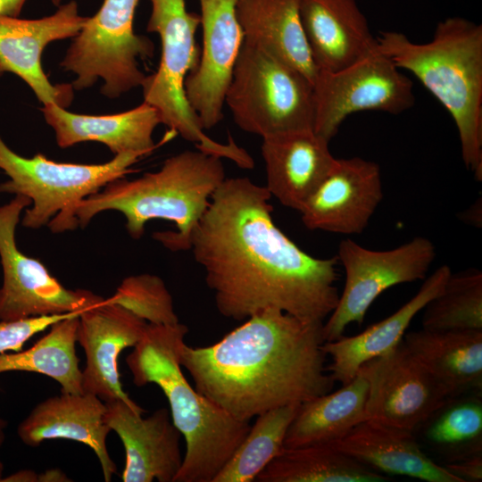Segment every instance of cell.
<instances>
[{
  "instance_id": "obj_8",
  "label": "cell",
  "mask_w": 482,
  "mask_h": 482,
  "mask_svg": "<svg viewBox=\"0 0 482 482\" xmlns=\"http://www.w3.org/2000/svg\"><path fill=\"white\" fill-rule=\"evenodd\" d=\"M242 130L265 137L313 129V86L299 71L245 39L225 95Z\"/></svg>"
},
{
  "instance_id": "obj_29",
  "label": "cell",
  "mask_w": 482,
  "mask_h": 482,
  "mask_svg": "<svg viewBox=\"0 0 482 482\" xmlns=\"http://www.w3.org/2000/svg\"><path fill=\"white\" fill-rule=\"evenodd\" d=\"M79 313L50 326L33 346L13 353H0V373L37 372L56 380L62 393H82V371L76 354Z\"/></svg>"
},
{
  "instance_id": "obj_10",
  "label": "cell",
  "mask_w": 482,
  "mask_h": 482,
  "mask_svg": "<svg viewBox=\"0 0 482 482\" xmlns=\"http://www.w3.org/2000/svg\"><path fill=\"white\" fill-rule=\"evenodd\" d=\"M337 257L345 269V283L323 323L325 342L340 338L351 323L362 324L373 302L389 287L425 278L436 248L424 237L385 251L368 249L347 238L340 242Z\"/></svg>"
},
{
  "instance_id": "obj_23",
  "label": "cell",
  "mask_w": 482,
  "mask_h": 482,
  "mask_svg": "<svg viewBox=\"0 0 482 482\" xmlns=\"http://www.w3.org/2000/svg\"><path fill=\"white\" fill-rule=\"evenodd\" d=\"M329 445L380 473L427 482H463L422 451L415 433L371 419Z\"/></svg>"
},
{
  "instance_id": "obj_6",
  "label": "cell",
  "mask_w": 482,
  "mask_h": 482,
  "mask_svg": "<svg viewBox=\"0 0 482 482\" xmlns=\"http://www.w3.org/2000/svg\"><path fill=\"white\" fill-rule=\"evenodd\" d=\"M148 32L158 34L161 59L157 70L146 75L141 86L144 102L160 113L162 124L195 145L197 150L219 158H227L242 169H253L251 155L231 137L219 143L205 133L191 107L185 91L187 77L197 66L200 51L195 32L200 16L187 11L185 0H150Z\"/></svg>"
},
{
  "instance_id": "obj_22",
  "label": "cell",
  "mask_w": 482,
  "mask_h": 482,
  "mask_svg": "<svg viewBox=\"0 0 482 482\" xmlns=\"http://www.w3.org/2000/svg\"><path fill=\"white\" fill-rule=\"evenodd\" d=\"M41 111L61 148L81 142H99L114 156L150 154L155 147L153 133L162 124L159 112L145 102L131 110L106 115L73 113L54 104L43 105Z\"/></svg>"
},
{
  "instance_id": "obj_33",
  "label": "cell",
  "mask_w": 482,
  "mask_h": 482,
  "mask_svg": "<svg viewBox=\"0 0 482 482\" xmlns=\"http://www.w3.org/2000/svg\"><path fill=\"white\" fill-rule=\"evenodd\" d=\"M106 300L125 308L148 324L175 325L179 322L170 292L163 280L155 275L140 274L124 278Z\"/></svg>"
},
{
  "instance_id": "obj_34",
  "label": "cell",
  "mask_w": 482,
  "mask_h": 482,
  "mask_svg": "<svg viewBox=\"0 0 482 482\" xmlns=\"http://www.w3.org/2000/svg\"><path fill=\"white\" fill-rule=\"evenodd\" d=\"M79 312H81L30 317L12 321L0 320V353L21 350L24 343L37 333Z\"/></svg>"
},
{
  "instance_id": "obj_40",
  "label": "cell",
  "mask_w": 482,
  "mask_h": 482,
  "mask_svg": "<svg viewBox=\"0 0 482 482\" xmlns=\"http://www.w3.org/2000/svg\"><path fill=\"white\" fill-rule=\"evenodd\" d=\"M5 426H6L5 421L3 419L0 418V446L3 444L4 439V428H5ZM3 470H4V465H3L2 461H0V481L3 478V476H2Z\"/></svg>"
},
{
  "instance_id": "obj_28",
  "label": "cell",
  "mask_w": 482,
  "mask_h": 482,
  "mask_svg": "<svg viewBox=\"0 0 482 482\" xmlns=\"http://www.w3.org/2000/svg\"><path fill=\"white\" fill-rule=\"evenodd\" d=\"M387 478L331 445L283 450L259 473L258 482H383Z\"/></svg>"
},
{
  "instance_id": "obj_42",
  "label": "cell",
  "mask_w": 482,
  "mask_h": 482,
  "mask_svg": "<svg viewBox=\"0 0 482 482\" xmlns=\"http://www.w3.org/2000/svg\"><path fill=\"white\" fill-rule=\"evenodd\" d=\"M5 71H4V69L2 68L1 64H0V78L3 76V74L4 73Z\"/></svg>"
},
{
  "instance_id": "obj_9",
  "label": "cell",
  "mask_w": 482,
  "mask_h": 482,
  "mask_svg": "<svg viewBox=\"0 0 482 482\" xmlns=\"http://www.w3.org/2000/svg\"><path fill=\"white\" fill-rule=\"evenodd\" d=\"M138 0H104L95 15L74 37L61 67L73 72L74 90L104 81L101 93L108 98L141 87L145 74L138 61L153 56V42L134 31V17Z\"/></svg>"
},
{
  "instance_id": "obj_20",
  "label": "cell",
  "mask_w": 482,
  "mask_h": 482,
  "mask_svg": "<svg viewBox=\"0 0 482 482\" xmlns=\"http://www.w3.org/2000/svg\"><path fill=\"white\" fill-rule=\"evenodd\" d=\"M106 405L96 395L62 393L36 405L18 426L23 444L38 446L48 439H70L90 447L99 460L104 478L112 480L117 468L106 446L112 430L105 421Z\"/></svg>"
},
{
  "instance_id": "obj_27",
  "label": "cell",
  "mask_w": 482,
  "mask_h": 482,
  "mask_svg": "<svg viewBox=\"0 0 482 482\" xmlns=\"http://www.w3.org/2000/svg\"><path fill=\"white\" fill-rule=\"evenodd\" d=\"M369 385L361 373L334 391L299 405L287 431L284 448L333 444L367 420Z\"/></svg>"
},
{
  "instance_id": "obj_36",
  "label": "cell",
  "mask_w": 482,
  "mask_h": 482,
  "mask_svg": "<svg viewBox=\"0 0 482 482\" xmlns=\"http://www.w3.org/2000/svg\"><path fill=\"white\" fill-rule=\"evenodd\" d=\"M482 199L479 197L476 202L470 205L464 212L459 213L458 217L465 223L474 226L476 228H481L482 226Z\"/></svg>"
},
{
  "instance_id": "obj_14",
  "label": "cell",
  "mask_w": 482,
  "mask_h": 482,
  "mask_svg": "<svg viewBox=\"0 0 482 482\" xmlns=\"http://www.w3.org/2000/svg\"><path fill=\"white\" fill-rule=\"evenodd\" d=\"M237 1L198 0L203 47L197 66L185 80V91L204 129L223 118L225 95L245 42L236 12Z\"/></svg>"
},
{
  "instance_id": "obj_5",
  "label": "cell",
  "mask_w": 482,
  "mask_h": 482,
  "mask_svg": "<svg viewBox=\"0 0 482 482\" xmlns=\"http://www.w3.org/2000/svg\"><path fill=\"white\" fill-rule=\"evenodd\" d=\"M377 47L411 72L445 106L456 125L466 168L482 180V26L462 17L437 23L428 43L382 31Z\"/></svg>"
},
{
  "instance_id": "obj_13",
  "label": "cell",
  "mask_w": 482,
  "mask_h": 482,
  "mask_svg": "<svg viewBox=\"0 0 482 482\" xmlns=\"http://www.w3.org/2000/svg\"><path fill=\"white\" fill-rule=\"evenodd\" d=\"M358 373L369 385L367 419L413 433L450 398L403 340L363 363Z\"/></svg>"
},
{
  "instance_id": "obj_26",
  "label": "cell",
  "mask_w": 482,
  "mask_h": 482,
  "mask_svg": "<svg viewBox=\"0 0 482 482\" xmlns=\"http://www.w3.org/2000/svg\"><path fill=\"white\" fill-rule=\"evenodd\" d=\"M236 12L245 39L278 56L313 86L319 70L303 32L300 0H238Z\"/></svg>"
},
{
  "instance_id": "obj_12",
  "label": "cell",
  "mask_w": 482,
  "mask_h": 482,
  "mask_svg": "<svg viewBox=\"0 0 482 482\" xmlns=\"http://www.w3.org/2000/svg\"><path fill=\"white\" fill-rule=\"evenodd\" d=\"M31 200L21 195L0 206V320L82 312L104 298L88 290L62 286L38 260L17 246L15 231L22 211Z\"/></svg>"
},
{
  "instance_id": "obj_17",
  "label": "cell",
  "mask_w": 482,
  "mask_h": 482,
  "mask_svg": "<svg viewBox=\"0 0 482 482\" xmlns=\"http://www.w3.org/2000/svg\"><path fill=\"white\" fill-rule=\"evenodd\" d=\"M79 319L78 343L86 354L83 392L104 403L120 400L138 406L122 389L118 360L125 348L137 344L148 323L106 298L82 311Z\"/></svg>"
},
{
  "instance_id": "obj_19",
  "label": "cell",
  "mask_w": 482,
  "mask_h": 482,
  "mask_svg": "<svg viewBox=\"0 0 482 482\" xmlns=\"http://www.w3.org/2000/svg\"><path fill=\"white\" fill-rule=\"evenodd\" d=\"M329 141L313 129L262 137V156L271 196L282 205L300 211L336 162Z\"/></svg>"
},
{
  "instance_id": "obj_15",
  "label": "cell",
  "mask_w": 482,
  "mask_h": 482,
  "mask_svg": "<svg viewBox=\"0 0 482 482\" xmlns=\"http://www.w3.org/2000/svg\"><path fill=\"white\" fill-rule=\"evenodd\" d=\"M87 20L75 1L59 5L54 13L40 19L0 17L2 68L20 77L43 105L68 107L73 98L71 84H51L42 69L41 56L49 43L76 37Z\"/></svg>"
},
{
  "instance_id": "obj_3",
  "label": "cell",
  "mask_w": 482,
  "mask_h": 482,
  "mask_svg": "<svg viewBox=\"0 0 482 482\" xmlns=\"http://www.w3.org/2000/svg\"><path fill=\"white\" fill-rule=\"evenodd\" d=\"M188 328L148 324L127 356L137 386L154 383L165 395L186 452L174 482H212L247 435L251 424L231 417L193 387L182 372L179 348Z\"/></svg>"
},
{
  "instance_id": "obj_39",
  "label": "cell",
  "mask_w": 482,
  "mask_h": 482,
  "mask_svg": "<svg viewBox=\"0 0 482 482\" xmlns=\"http://www.w3.org/2000/svg\"><path fill=\"white\" fill-rule=\"evenodd\" d=\"M68 480L69 479L64 475V473L57 470H47L38 475V481H68Z\"/></svg>"
},
{
  "instance_id": "obj_21",
  "label": "cell",
  "mask_w": 482,
  "mask_h": 482,
  "mask_svg": "<svg viewBox=\"0 0 482 482\" xmlns=\"http://www.w3.org/2000/svg\"><path fill=\"white\" fill-rule=\"evenodd\" d=\"M300 16L319 71L342 70L377 48L356 0H300Z\"/></svg>"
},
{
  "instance_id": "obj_38",
  "label": "cell",
  "mask_w": 482,
  "mask_h": 482,
  "mask_svg": "<svg viewBox=\"0 0 482 482\" xmlns=\"http://www.w3.org/2000/svg\"><path fill=\"white\" fill-rule=\"evenodd\" d=\"M1 481H38V475L31 470H21L12 474L7 478H3Z\"/></svg>"
},
{
  "instance_id": "obj_16",
  "label": "cell",
  "mask_w": 482,
  "mask_h": 482,
  "mask_svg": "<svg viewBox=\"0 0 482 482\" xmlns=\"http://www.w3.org/2000/svg\"><path fill=\"white\" fill-rule=\"evenodd\" d=\"M382 198L378 163L361 157L337 159L299 212L303 225L311 230L359 235Z\"/></svg>"
},
{
  "instance_id": "obj_1",
  "label": "cell",
  "mask_w": 482,
  "mask_h": 482,
  "mask_svg": "<svg viewBox=\"0 0 482 482\" xmlns=\"http://www.w3.org/2000/svg\"><path fill=\"white\" fill-rule=\"evenodd\" d=\"M266 187L226 178L190 238L219 312L244 320L269 308L323 321L338 302L337 256L303 252L273 222Z\"/></svg>"
},
{
  "instance_id": "obj_41",
  "label": "cell",
  "mask_w": 482,
  "mask_h": 482,
  "mask_svg": "<svg viewBox=\"0 0 482 482\" xmlns=\"http://www.w3.org/2000/svg\"><path fill=\"white\" fill-rule=\"evenodd\" d=\"M51 1L56 6L61 5V3H62V0H51Z\"/></svg>"
},
{
  "instance_id": "obj_30",
  "label": "cell",
  "mask_w": 482,
  "mask_h": 482,
  "mask_svg": "<svg viewBox=\"0 0 482 482\" xmlns=\"http://www.w3.org/2000/svg\"><path fill=\"white\" fill-rule=\"evenodd\" d=\"M416 431L445 463L482 454L481 393L449 398Z\"/></svg>"
},
{
  "instance_id": "obj_4",
  "label": "cell",
  "mask_w": 482,
  "mask_h": 482,
  "mask_svg": "<svg viewBox=\"0 0 482 482\" xmlns=\"http://www.w3.org/2000/svg\"><path fill=\"white\" fill-rule=\"evenodd\" d=\"M225 179L221 158L187 150L166 159L157 171L132 180L115 179L82 200L76 212L79 226L85 228L96 214L114 210L124 215L130 237L138 239L146 222L170 220L177 230L155 232L153 237L171 251H187L212 194Z\"/></svg>"
},
{
  "instance_id": "obj_18",
  "label": "cell",
  "mask_w": 482,
  "mask_h": 482,
  "mask_svg": "<svg viewBox=\"0 0 482 482\" xmlns=\"http://www.w3.org/2000/svg\"><path fill=\"white\" fill-rule=\"evenodd\" d=\"M105 421L120 438L126 453L123 482H174L183 461L182 434L167 408L143 418L138 405L115 400L105 403Z\"/></svg>"
},
{
  "instance_id": "obj_32",
  "label": "cell",
  "mask_w": 482,
  "mask_h": 482,
  "mask_svg": "<svg viewBox=\"0 0 482 482\" xmlns=\"http://www.w3.org/2000/svg\"><path fill=\"white\" fill-rule=\"evenodd\" d=\"M422 328L482 330V273L470 269L447 278L442 291L423 308Z\"/></svg>"
},
{
  "instance_id": "obj_25",
  "label": "cell",
  "mask_w": 482,
  "mask_h": 482,
  "mask_svg": "<svg viewBox=\"0 0 482 482\" xmlns=\"http://www.w3.org/2000/svg\"><path fill=\"white\" fill-rule=\"evenodd\" d=\"M450 398L482 391V330L421 328L403 338Z\"/></svg>"
},
{
  "instance_id": "obj_31",
  "label": "cell",
  "mask_w": 482,
  "mask_h": 482,
  "mask_svg": "<svg viewBox=\"0 0 482 482\" xmlns=\"http://www.w3.org/2000/svg\"><path fill=\"white\" fill-rule=\"evenodd\" d=\"M298 404L285 405L256 416L243 442L212 482H252L283 450Z\"/></svg>"
},
{
  "instance_id": "obj_7",
  "label": "cell",
  "mask_w": 482,
  "mask_h": 482,
  "mask_svg": "<svg viewBox=\"0 0 482 482\" xmlns=\"http://www.w3.org/2000/svg\"><path fill=\"white\" fill-rule=\"evenodd\" d=\"M140 157L127 153L100 164L57 162L42 154L27 158L12 151L0 136V170L9 178L0 184V193L31 200L21 220L23 227L39 229L48 224L53 233H62L79 226L76 212L82 200L123 178Z\"/></svg>"
},
{
  "instance_id": "obj_11",
  "label": "cell",
  "mask_w": 482,
  "mask_h": 482,
  "mask_svg": "<svg viewBox=\"0 0 482 482\" xmlns=\"http://www.w3.org/2000/svg\"><path fill=\"white\" fill-rule=\"evenodd\" d=\"M313 131L328 141L353 112L399 114L413 106V84L378 47L337 71H319L313 83Z\"/></svg>"
},
{
  "instance_id": "obj_2",
  "label": "cell",
  "mask_w": 482,
  "mask_h": 482,
  "mask_svg": "<svg viewBox=\"0 0 482 482\" xmlns=\"http://www.w3.org/2000/svg\"><path fill=\"white\" fill-rule=\"evenodd\" d=\"M323 321L262 310L217 343L179 348L195 388L231 417L247 421L269 410L332 391L325 367Z\"/></svg>"
},
{
  "instance_id": "obj_35",
  "label": "cell",
  "mask_w": 482,
  "mask_h": 482,
  "mask_svg": "<svg viewBox=\"0 0 482 482\" xmlns=\"http://www.w3.org/2000/svg\"><path fill=\"white\" fill-rule=\"evenodd\" d=\"M444 466L463 482L482 480V454L445 463Z\"/></svg>"
},
{
  "instance_id": "obj_24",
  "label": "cell",
  "mask_w": 482,
  "mask_h": 482,
  "mask_svg": "<svg viewBox=\"0 0 482 482\" xmlns=\"http://www.w3.org/2000/svg\"><path fill=\"white\" fill-rule=\"evenodd\" d=\"M452 270L446 264L437 268L417 294L387 318L353 337L324 342L323 350L330 357L327 367L336 382L345 385L366 362L386 353L403 338L413 318L443 289Z\"/></svg>"
},
{
  "instance_id": "obj_37",
  "label": "cell",
  "mask_w": 482,
  "mask_h": 482,
  "mask_svg": "<svg viewBox=\"0 0 482 482\" xmlns=\"http://www.w3.org/2000/svg\"><path fill=\"white\" fill-rule=\"evenodd\" d=\"M26 0H0V17H19Z\"/></svg>"
}]
</instances>
